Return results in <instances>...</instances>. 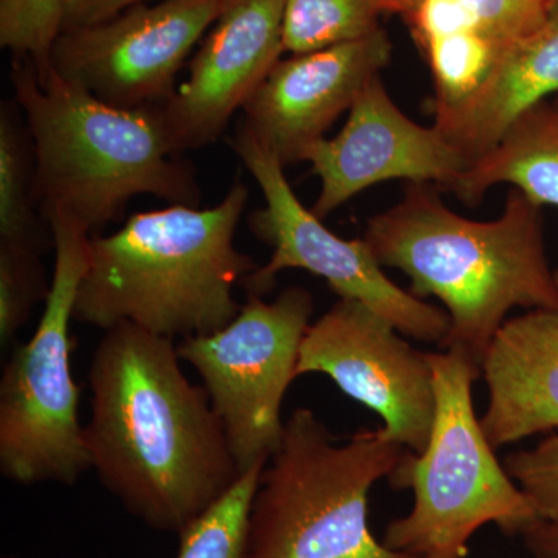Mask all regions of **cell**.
<instances>
[{"instance_id": "obj_25", "label": "cell", "mask_w": 558, "mask_h": 558, "mask_svg": "<svg viewBox=\"0 0 558 558\" xmlns=\"http://www.w3.org/2000/svg\"><path fill=\"white\" fill-rule=\"evenodd\" d=\"M146 2L149 0H68L62 31L98 24V22L117 16L121 11Z\"/></svg>"}, {"instance_id": "obj_5", "label": "cell", "mask_w": 558, "mask_h": 558, "mask_svg": "<svg viewBox=\"0 0 558 558\" xmlns=\"http://www.w3.org/2000/svg\"><path fill=\"white\" fill-rule=\"evenodd\" d=\"M407 450L381 428L337 444L314 411H293L260 473L245 558H411L377 542L368 519L371 488Z\"/></svg>"}, {"instance_id": "obj_12", "label": "cell", "mask_w": 558, "mask_h": 558, "mask_svg": "<svg viewBox=\"0 0 558 558\" xmlns=\"http://www.w3.org/2000/svg\"><path fill=\"white\" fill-rule=\"evenodd\" d=\"M304 161H310L322 182L312 207L319 219L387 180L433 183L453 191L472 167L435 126H421L400 110L381 75L359 95L343 130L315 143Z\"/></svg>"}, {"instance_id": "obj_10", "label": "cell", "mask_w": 558, "mask_h": 558, "mask_svg": "<svg viewBox=\"0 0 558 558\" xmlns=\"http://www.w3.org/2000/svg\"><path fill=\"white\" fill-rule=\"evenodd\" d=\"M223 0L138 3L98 24L62 31L50 62L69 83L120 109L163 105Z\"/></svg>"}, {"instance_id": "obj_21", "label": "cell", "mask_w": 558, "mask_h": 558, "mask_svg": "<svg viewBox=\"0 0 558 558\" xmlns=\"http://www.w3.org/2000/svg\"><path fill=\"white\" fill-rule=\"evenodd\" d=\"M266 465L245 470L216 505L179 534L178 558H245L250 509Z\"/></svg>"}, {"instance_id": "obj_20", "label": "cell", "mask_w": 558, "mask_h": 558, "mask_svg": "<svg viewBox=\"0 0 558 558\" xmlns=\"http://www.w3.org/2000/svg\"><path fill=\"white\" fill-rule=\"evenodd\" d=\"M380 0H284V47L310 53L380 31Z\"/></svg>"}, {"instance_id": "obj_6", "label": "cell", "mask_w": 558, "mask_h": 558, "mask_svg": "<svg viewBox=\"0 0 558 558\" xmlns=\"http://www.w3.org/2000/svg\"><path fill=\"white\" fill-rule=\"evenodd\" d=\"M436 416L427 449L407 450L388 476L411 488L413 509L391 521L384 545L411 558H465L470 538L495 523L531 532L542 521L531 499L497 461L473 409L481 368L458 351L429 352Z\"/></svg>"}, {"instance_id": "obj_19", "label": "cell", "mask_w": 558, "mask_h": 558, "mask_svg": "<svg viewBox=\"0 0 558 558\" xmlns=\"http://www.w3.org/2000/svg\"><path fill=\"white\" fill-rule=\"evenodd\" d=\"M28 131L10 105L0 112V244L46 250L35 207V159Z\"/></svg>"}, {"instance_id": "obj_22", "label": "cell", "mask_w": 558, "mask_h": 558, "mask_svg": "<svg viewBox=\"0 0 558 558\" xmlns=\"http://www.w3.org/2000/svg\"><path fill=\"white\" fill-rule=\"evenodd\" d=\"M35 250L0 244V343L9 347L32 311L49 295L50 282Z\"/></svg>"}, {"instance_id": "obj_26", "label": "cell", "mask_w": 558, "mask_h": 558, "mask_svg": "<svg viewBox=\"0 0 558 558\" xmlns=\"http://www.w3.org/2000/svg\"><path fill=\"white\" fill-rule=\"evenodd\" d=\"M531 534H537L549 545H556L558 543V524L539 523L537 527L532 529Z\"/></svg>"}, {"instance_id": "obj_23", "label": "cell", "mask_w": 558, "mask_h": 558, "mask_svg": "<svg viewBox=\"0 0 558 558\" xmlns=\"http://www.w3.org/2000/svg\"><path fill=\"white\" fill-rule=\"evenodd\" d=\"M68 0H0V46L35 64L50 62Z\"/></svg>"}, {"instance_id": "obj_30", "label": "cell", "mask_w": 558, "mask_h": 558, "mask_svg": "<svg viewBox=\"0 0 558 558\" xmlns=\"http://www.w3.org/2000/svg\"><path fill=\"white\" fill-rule=\"evenodd\" d=\"M3 558H13V557H3Z\"/></svg>"}, {"instance_id": "obj_29", "label": "cell", "mask_w": 558, "mask_h": 558, "mask_svg": "<svg viewBox=\"0 0 558 558\" xmlns=\"http://www.w3.org/2000/svg\"><path fill=\"white\" fill-rule=\"evenodd\" d=\"M550 546H556V548L558 549V543H556V545H550ZM557 558H558V554H557Z\"/></svg>"}, {"instance_id": "obj_9", "label": "cell", "mask_w": 558, "mask_h": 558, "mask_svg": "<svg viewBox=\"0 0 558 558\" xmlns=\"http://www.w3.org/2000/svg\"><path fill=\"white\" fill-rule=\"evenodd\" d=\"M234 153L258 182L264 205L248 216V227L274 253L244 281L248 295L263 296L288 269H303L325 279L343 300H354L387 318L403 336L442 343L450 330L446 311L399 288L385 275L365 240H343L326 229L296 197L281 163L244 128L231 140Z\"/></svg>"}, {"instance_id": "obj_14", "label": "cell", "mask_w": 558, "mask_h": 558, "mask_svg": "<svg viewBox=\"0 0 558 558\" xmlns=\"http://www.w3.org/2000/svg\"><path fill=\"white\" fill-rule=\"evenodd\" d=\"M391 57V40L380 28L363 39L281 60L244 106L242 128L284 167L304 161Z\"/></svg>"}, {"instance_id": "obj_4", "label": "cell", "mask_w": 558, "mask_h": 558, "mask_svg": "<svg viewBox=\"0 0 558 558\" xmlns=\"http://www.w3.org/2000/svg\"><path fill=\"white\" fill-rule=\"evenodd\" d=\"M10 80L32 142L43 218L62 213L94 233L138 194L199 207V183L174 159L159 106L113 108L62 78L51 62L27 57H14Z\"/></svg>"}, {"instance_id": "obj_15", "label": "cell", "mask_w": 558, "mask_h": 558, "mask_svg": "<svg viewBox=\"0 0 558 558\" xmlns=\"http://www.w3.org/2000/svg\"><path fill=\"white\" fill-rule=\"evenodd\" d=\"M481 374L488 405L480 424L494 450L558 428V311L532 310L502 323Z\"/></svg>"}, {"instance_id": "obj_7", "label": "cell", "mask_w": 558, "mask_h": 558, "mask_svg": "<svg viewBox=\"0 0 558 558\" xmlns=\"http://www.w3.org/2000/svg\"><path fill=\"white\" fill-rule=\"evenodd\" d=\"M44 220L53 240L54 269L38 328L13 352L0 380V472L22 486H72L90 469L70 337L90 233L62 213Z\"/></svg>"}, {"instance_id": "obj_8", "label": "cell", "mask_w": 558, "mask_h": 558, "mask_svg": "<svg viewBox=\"0 0 558 558\" xmlns=\"http://www.w3.org/2000/svg\"><path fill=\"white\" fill-rule=\"evenodd\" d=\"M312 314L310 290L290 286L270 303L248 295L229 325L178 344L179 357L199 374L241 473L266 465L281 444L282 400L296 379Z\"/></svg>"}, {"instance_id": "obj_27", "label": "cell", "mask_w": 558, "mask_h": 558, "mask_svg": "<svg viewBox=\"0 0 558 558\" xmlns=\"http://www.w3.org/2000/svg\"><path fill=\"white\" fill-rule=\"evenodd\" d=\"M550 108H553L554 113H556L557 120H558V95L556 97L550 98Z\"/></svg>"}, {"instance_id": "obj_3", "label": "cell", "mask_w": 558, "mask_h": 558, "mask_svg": "<svg viewBox=\"0 0 558 558\" xmlns=\"http://www.w3.org/2000/svg\"><path fill=\"white\" fill-rule=\"evenodd\" d=\"M247 201L236 182L215 207L137 213L90 238L73 319L105 330L132 323L170 340L229 325L241 311L234 289L258 269L234 245Z\"/></svg>"}, {"instance_id": "obj_24", "label": "cell", "mask_w": 558, "mask_h": 558, "mask_svg": "<svg viewBox=\"0 0 558 558\" xmlns=\"http://www.w3.org/2000/svg\"><path fill=\"white\" fill-rule=\"evenodd\" d=\"M506 472L531 499L542 523L558 524V436L509 454Z\"/></svg>"}, {"instance_id": "obj_2", "label": "cell", "mask_w": 558, "mask_h": 558, "mask_svg": "<svg viewBox=\"0 0 558 558\" xmlns=\"http://www.w3.org/2000/svg\"><path fill=\"white\" fill-rule=\"evenodd\" d=\"M542 208L512 189L499 218L473 220L447 207L433 183H410L366 222L363 240L381 266L410 278L414 296L444 304L450 330L439 348L481 368L510 310L558 311Z\"/></svg>"}, {"instance_id": "obj_1", "label": "cell", "mask_w": 558, "mask_h": 558, "mask_svg": "<svg viewBox=\"0 0 558 558\" xmlns=\"http://www.w3.org/2000/svg\"><path fill=\"white\" fill-rule=\"evenodd\" d=\"M180 362L174 340L132 323L106 330L83 428L102 486L146 526L178 535L242 475L208 392Z\"/></svg>"}, {"instance_id": "obj_13", "label": "cell", "mask_w": 558, "mask_h": 558, "mask_svg": "<svg viewBox=\"0 0 558 558\" xmlns=\"http://www.w3.org/2000/svg\"><path fill=\"white\" fill-rule=\"evenodd\" d=\"M284 0H223L190 75L159 106L175 154L216 142L281 61Z\"/></svg>"}, {"instance_id": "obj_18", "label": "cell", "mask_w": 558, "mask_h": 558, "mask_svg": "<svg viewBox=\"0 0 558 558\" xmlns=\"http://www.w3.org/2000/svg\"><path fill=\"white\" fill-rule=\"evenodd\" d=\"M497 185H512L539 207H558V120L549 101L523 113L451 193L478 205Z\"/></svg>"}, {"instance_id": "obj_16", "label": "cell", "mask_w": 558, "mask_h": 558, "mask_svg": "<svg viewBox=\"0 0 558 558\" xmlns=\"http://www.w3.org/2000/svg\"><path fill=\"white\" fill-rule=\"evenodd\" d=\"M556 95L558 0L546 21L510 47L472 97L433 113V126L473 163L494 148L523 113Z\"/></svg>"}, {"instance_id": "obj_28", "label": "cell", "mask_w": 558, "mask_h": 558, "mask_svg": "<svg viewBox=\"0 0 558 558\" xmlns=\"http://www.w3.org/2000/svg\"><path fill=\"white\" fill-rule=\"evenodd\" d=\"M554 277H556L557 288H558V269L554 271Z\"/></svg>"}, {"instance_id": "obj_11", "label": "cell", "mask_w": 558, "mask_h": 558, "mask_svg": "<svg viewBox=\"0 0 558 558\" xmlns=\"http://www.w3.org/2000/svg\"><path fill=\"white\" fill-rule=\"evenodd\" d=\"M402 336L365 304L340 299L307 329L296 377H330L344 395L379 414L385 438L422 453L435 424V379L428 354Z\"/></svg>"}, {"instance_id": "obj_17", "label": "cell", "mask_w": 558, "mask_h": 558, "mask_svg": "<svg viewBox=\"0 0 558 558\" xmlns=\"http://www.w3.org/2000/svg\"><path fill=\"white\" fill-rule=\"evenodd\" d=\"M557 0H380L399 14L428 68L492 64L549 16Z\"/></svg>"}]
</instances>
